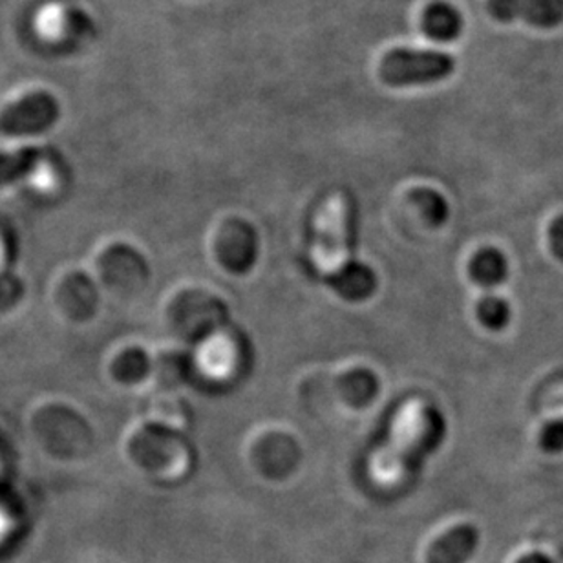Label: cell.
Here are the masks:
<instances>
[{
    "label": "cell",
    "instance_id": "5b68a950",
    "mask_svg": "<svg viewBox=\"0 0 563 563\" xmlns=\"http://www.w3.org/2000/svg\"><path fill=\"white\" fill-rule=\"evenodd\" d=\"M46 303L52 313L66 324L85 322L96 309L93 282L81 269H60L48 284Z\"/></svg>",
    "mask_w": 563,
    "mask_h": 563
},
{
    "label": "cell",
    "instance_id": "5bb4252c",
    "mask_svg": "<svg viewBox=\"0 0 563 563\" xmlns=\"http://www.w3.org/2000/svg\"><path fill=\"white\" fill-rule=\"evenodd\" d=\"M146 366L148 363H146L145 353L140 350H126L114 358L112 375L121 383H134L146 374Z\"/></svg>",
    "mask_w": 563,
    "mask_h": 563
},
{
    "label": "cell",
    "instance_id": "9a60e30c",
    "mask_svg": "<svg viewBox=\"0 0 563 563\" xmlns=\"http://www.w3.org/2000/svg\"><path fill=\"white\" fill-rule=\"evenodd\" d=\"M412 200L418 203L422 214L427 217L428 222L438 223L444 222L449 217V206L444 201L443 196L433 192V190H416L412 195Z\"/></svg>",
    "mask_w": 563,
    "mask_h": 563
},
{
    "label": "cell",
    "instance_id": "6da1fadb",
    "mask_svg": "<svg viewBox=\"0 0 563 563\" xmlns=\"http://www.w3.org/2000/svg\"><path fill=\"white\" fill-rule=\"evenodd\" d=\"M27 441L44 461L70 463L81 455L88 430L81 413L59 397H41L24 418Z\"/></svg>",
    "mask_w": 563,
    "mask_h": 563
},
{
    "label": "cell",
    "instance_id": "8fae6325",
    "mask_svg": "<svg viewBox=\"0 0 563 563\" xmlns=\"http://www.w3.org/2000/svg\"><path fill=\"white\" fill-rule=\"evenodd\" d=\"M479 534L476 527L460 526L441 538L432 551L433 563H463L476 551Z\"/></svg>",
    "mask_w": 563,
    "mask_h": 563
},
{
    "label": "cell",
    "instance_id": "52a82bcc",
    "mask_svg": "<svg viewBox=\"0 0 563 563\" xmlns=\"http://www.w3.org/2000/svg\"><path fill=\"white\" fill-rule=\"evenodd\" d=\"M488 11L498 21H521L543 30L563 22V0H488Z\"/></svg>",
    "mask_w": 563,
    "mask_h": 563
},
{
    "label": "cell",
    "instance_id": "d6986e66",
    "mask_svg": "<svg viewBox=\"0 0 563 563\" xmlns=\"http://www.w3.org/2000/svg\"><path fill=\"white\" fill-rule=\"evenodd\" d=\"M516 563H554L553 560L549 559L548 554L543 553H529L526 556H521Z\"/></svg>",
    "mask_w": 563,
    "mask_h": 563
},
{
    "label": "cell",
    "instance_id": "3957f363",
    "mask_svg": "<svg viewBox=\"0 0 563 563\" xmlns=\"http://www.w3.org/2000/svg\"><path fill=\"white\" fill-rule=\"evenodd\" d=\"M455 71L452 55L428 49H396L380 63V79L390 87H413L444 81Z\"/></svg>",
    "mask_w": 563,
    "mask_h": 563
},
{
    "label": "cell",
    "instance_id": "277c9868",
    "mask_svg": "<svg viewBox=\"0 0 563 563\" xmlns=\"http://www.w3.org/2000/svg\"><path fill=\"white\" fill-rule=\"evenodd\" d=\"M314 264L322 273H339L347 261V201L333 196L317 220Z\"/></svg>",
    "mask_w": 563,
    "mask_h": 563
},
{
    "label": "cell",
    "instance_id": "9c48e42d",
    "mask_svg": "<svg viewBox=\"0 0 563 563\" xmlns=\"http://www.w3.org/2000/svg\"><path fill=\"white\" fill-rule=\"evenodd\" d=\"M465 27L461 11L450 2H432L422 13V30L433 41H455Z\"/></svg>",
    "mask_w": 563,
    "mask_h": 563
},
{
    "label": "cell",
    "instance_id": "30bf717a",
    "mask_svg": "<svg viewBox=\"0 0 563 563\" xmlns=\"http://www.w3.org/2000/svg\"><path fill=\"white\" fill-rule=\"evenodd\" d=\"M468 273L477 286L498 287L509 278V261L504 255V251L496 250V247H483L472 256Z\"/></svg>",
    "mask_w": 563,
    "mask_h": 563
},
{
    "label": "cell",
    "instance_id": "7c38bea8",
    "mask_svg": "<svg viewBox=\"0 0 563 563\" xmlns=\"http://www.w3.org/2000/svg\"><path fill=\"white\" fill-rule=\"evenodd\" d=\"M26 298L27 284L19 269H0V320L19 313Z\"/></svg>",
    "mask_w": 563,
    "mask_h": 563
},
{
    "label": "cell",
    "instance_id": "8992f818",
    "mask_svg": "<svg viewBox=\"0 0 563 563\" xmlns=\"http://www.w3.org/2000/svg\"><path fill=\"white\" fill-rule=\"evenodd\" d=\"M57 99L48 92L27 93L0 112V131L13 136L48 131L59 120Z\"/></svg>",
    "mask_w": 563,
    "mask_h": 563
},
{
    "label": "cell",
    "instance_id": "ac0fdd59",
    "mask_svg": "<svg viewBox=\"0 0 563 563\" xmlns=\"http://www.w3.org/2000/svg\"><path fill=\"white\" fill-rule=\"evenodd\" d=\"M10 244L5 242L4 234L0 233V269H8L11 266Z\"/></svg>",
    "mask_w": 563,
    "mask_h": 563
},
{
    "label": "cell",
    "instance_id": "4fadbf2b",
    "mask_svg": "<svg viewBox=\"0 0 563 563\" xmlns=\"http://www.w3.org/2000/svg\"><path fill=\"white\" fill-rule=\"evenodd\" d=\"M477 319L487 330L501 331L512 320V308L504 297L498 295H485L477 303Z\"/></svg>",
    "mask_w": 563,
    "mask_h": 563
},
{
    "label": "cell",
    "instance_id": "7a4b0ae2",
    "mask_svg": "<svg viewBox=\"0 0 563 563\" xmlns=\"http://www.w3.org/2000/svg\"><path fill=\"white\" fill-rule=\"evenodd\" d=\"M438 416L419 401L408 402L397 413L390 441L374 455L372 472L380 483H394L410 468L428 444L438 438Z\"/></svg>",
    "mask_w": 563,
    "mask_h": 563
},
{
    "label": "cell",
    "instance_id": "2e32d148",
    "mask_svg": "<svg viewBox=\"0 0 563 563\" xmlns=\"http://www.w3.org/2000/svg\"><path fill=\"white\" fill-rule=\"evenodd\" d=\"M538 444L548 454H562L563 452V419H554L543 424L538 433Z\"/></svg>",
    "mask_w": 563,
    "mask_h": 563
},
{
    "label": "cell",
    "instance_id": "e0dca14e",
    "mask_svg": "<svg viewBox=\"0 0 563 563\" xmlns=\"http://www.w3.org/2000/svg\"><path fill=\"white\" fill-rule=\"evenodd\" d=\"M549 247L553 255L563 262V217L556 218L549 228Z\"/></svg>",
    "mask_w": 563,
    "mask_h": 563
},
{
    "label": "cell",
    "instance_id": "ba28073f",
    "mask_svg": "<svg viewBox=\"0 0 563 563\" xmlns=\"http://www.w3.org/2000/svg\"><path fill=\"white\" fill-rule=\"evenodd\" d=\"M49 156L41 146H22L16 151H0V189L21 179L37 178L48 173Z\"/></svg>",
    "mask_w": 563,
    "mask_h": 563
}]
</instances>
